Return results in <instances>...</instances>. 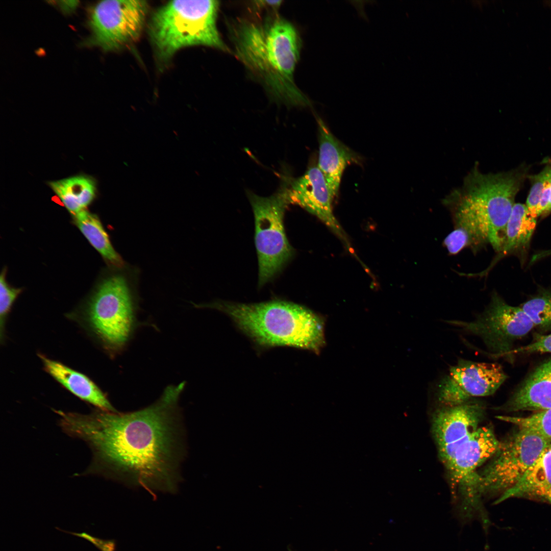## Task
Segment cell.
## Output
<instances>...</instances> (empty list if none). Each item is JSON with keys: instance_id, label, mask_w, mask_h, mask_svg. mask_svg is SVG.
<instances>
[{"instance_id": "cell-7", "label": "cell", "mask_w": 551, "mask_h": 551, "mask_svg": "<svg viewBox=\"0 0 551 551\" xmlns=\"http://www.w3.org/2000/svg\"><path fill=\"white\" fill-rule=\"evenodd\" d=\"M247 195L255 218L258 286L261 287L276 277L294 256L284 225L285 212L290 204L283 187L269 196L252 192H247Z\"/></svg>"}, {"instance_id": "cell-6", "label": "cell", "mask_w": 551, "mask_h": 551, "mask_svg": "<svg viewBox=\"0 0 551 551\" xmlns=\"http://www.w3.org/2000/svg\"><path fill=\"white\" fill-rule=\"evenodd\" d=\"M500 441L491 461L477 472L472 484L476 497L484 494L503 493L515 486L535 462L551 438L527 427Z\"/></svg>"}, {"instance_id": "cell-16", "label": "cell", "mask_w": 551, "mask_h": 551, "mask_svg": "<svg viewBox=\"0 0 551 551\" xmlns=\"http://www.w3.org/2000/svg\"><path fill=\"white\" fill-rule=\"evenodd\" d=\"M508 411L551 409V359L537 367L502 407Z\"/></svg>"}, {"instance_id": "cell-22", "label": "cell", "mask_w": 551, "mask_h": 551, "mask_svg": "<svg viewBox=\"0 0 551 551\" xmlns=\"http://www.w3.org/2000/svg\"><path fill=\"white\" fill-rule=\"evenodd\" d=\"M519 306L539 332L551 333V290L539 291Z\"/></svg>"}, {"instance_id": "cell-11", "label": "cell", "mask_w": 551, "mask_h": 551, "mask_svg": "<svg viewBox=\"0 0 551 551\" xmlns=\"http://www.w3.org/2000/svg\"><path fill=\"white\" fill-rule=\"evenodd\" d=\"M507 378L498 363L460 359L439 382L437 399L441 406H451L491 395Z\"/></svg>"}, {"instance_id": "cell-9", "label": "cell", "mask_w": 551, "mask_h": 551, "mask_svg": "<svg viewBox=\"0 0 551 551\" xmlns=\"http://www.w3.org/2000/svg\"><path fill=\"white\" fill-rule=\"evenodd\" d=\"M447 323L480 337L494 357H507L514 344L534 328L520 306L507 304L493 292L485 310L470 321L451 320Z\"/></svg>"}, {"instance_id": "cell-28", "label": "cell", "mask_w": 551, "mask_h": 551, "mask_svg": "<svg viewBox=\"0 0 551 551\" xmlns=\"http://www.w3.org/2000/svg\"><path fill=\"white\" fill-rule=\"evenodd\" d=\"M60 6L62 9L66 12H70L74 9L78 5V1H63L60 2Z\"/></svg>"}, {"instance_id": "cell-18", "label": "cell", "mask_w": 551, "mask_h": 551, "mask_svg": "<svg viewBox=\"0 0 551 551\" xmlns=\"http://www.w3.org/2000/svg\"><path fill=\"white\" fill-rule=\"evenodd\" d=\"M551 497V443L528 469L519 482L503 493L496 502L518 497L547 502Z\"/></svg>"}, {"instance_id": "cell-17", "label": "cell", "mask_w": 551, "mask_h": 551, "mask_svg": "<svg viewBox=\"0 0 551 551\" xmlns=\"http://www.w3.org/2000/svg\"><path fill=\"white\" fill-rule=\"evenodd\" d=\"M45 370L79 398L104 411L116 412L105 394L84 374L43 355H39Z\"/></svg>"}, {"instance_id": "cell-1", "label": "cell", "mask_w": 551, "mask_h": 551, "mask_svg": "<svg viewBox=\"0 0 551 551\" xmlns=\"http://www.w3.org/2000/svg\"><path fill=\"white\" fill-rule=\"evenodd\" d=\"M185 385L168 386L155 403L130 413L56 411L63 431L85 441L92 452L85 473L140 487L152 495L175 492L184 453L178 402Z\"/></svg>"}, {"instance_id": "cell-10", "label": "cell", "mask_w": 551, "mask_h": 551, "mask_svg": "<svg viewBox=\"0 0 551 551\" xmlns=\"http://www.w3.org/2000/svg\"><path fill=\"white\" fill-rule=\"evenodd\" d=\"M148 10V5L144 1L100 2L91 14V41L105 51L132 44L141 35Z\"/></svg>"}, {"instance_id": "cell-21", "label": "cell", "mask_w": 551, "mask_h": 551, "mask_svg": "<svg viewBox=\"0 0 551 551\" xmlns=\"http://www.w3.org/2000/svg\"><path fill=\"white\" fill-rule=\"evenodd\" d=\"M73 216L81 233L105 260L115 267H122L124 262L112 246L98 217L85 209Z\"/></svg>"}, {"instance_id": "cell-13", "label": "cell", "mask_w": 551, "mask_h": 551, "mask_svg": "<svg viewBox=\"0 0 551 551\" xmlns=\"http://www.w3.org/2000/svg\"><path fill=\"white\" fill-rule=\"evenodd\" d=\"M289 204L296 205L321 220L344 242L345 234L333 211L332 197L318 166L309 167L302 176L283 187Z\"/></svg>"}, {"instance_id": "cell-24", "label": "cell", "mask_w": 551, "mask_h": 551, "mask_svg": "<svg viewBox=\"0 0 551 551\" xmlns=\"http://www.w3.org/2000/svg\"><path fill=\"white\" fill-rule=\"evenodd\" d=\"M496 417L518 427L531 428L551 438V409L538 411L527 417L499 415Z\"/></svg>"}, {"instance_id": "cell-15", "label": "cell", "mask_w": 551, "mask_h": 551, "mask_svg": "<svg viewBox=\"0 0 551 551\" xmlns=\"http://www.w3.org/2000/svg\"><path fill=\"white\" fill-rule=\"evenodd\" d=\"M316 118L319 137L318 167L334 199L338 195L346 167L356 158L353 151L333 135L320 117Z\"/></svg>"}, {"instance_id": "cell-2", "label": "cell", "mask_w": 551, "mask_h": 551, "mask_svg": "<svg viewBox=\"0 0 551 551\" xmlns=\"http://www.w3.org/2000/svg\"><path fill=\"white\" fill-rule=\"evenodd\" d=\"M229 32L237 57L274 99L290 106L311 105L294 80L301 40L293 24L276 14L262 21L238 19Z\"/></svg>"}, {"instance_id": "cell-26", "label": "cell", "mask_w": 551, "mask_h": 551, "mask_svg": "<svg viewBox=\"0 0 551 551\" xmlns=\"http://www.w3.org/2000/svg\"><path fill=\"white\" fill-rule=\"evenodd\" d=\"M532 342L524 346L514 348L508 357L513 355L532 353H551V333L546 335L536 334Z\"/></svg>"}, {"instance_id": "cell-29", "label": "cell", "mask_w": 551, "mask_h": 551, "mask_svg": "<svg viewBox=\"0 0 551 551\" xmlns=\"http://www.w3.org/2000/svg\"><path fill=\"white\" fill-rule=\"evenodd\" d=\"M551 255V249L548 250H545L539 252L534 255L531 260L532 263L538 261L543 258L548 257Z\"/></svg>"}, {"instance_id": "cell-25", "label": "cell", "mask_w": 551, "mask_h": 551, "mask_svg": "<svg viewBox=\"0 0 551 551\" xmlns=\"http://www.w3.org/2000/svg\"><path fill=\"white\" fill-rule=\"evenodd\" d=\"M20 288L10 286L6 280V270L3 269L0 277V335L3 339L7 316L14 302L20 293Z\"/></svg>"}, {"instance_id": "cell-19", "label": "cell", "mask_w": 551, "mask_h": 551, "mask_svg": "<svg viewBox=\"0 0 551 551\" xmlns=\"http://www.w3.org/2000/svg\"><path fill=\"white\" fill-rule=\"evenodd\" d=\"M49 185L73 215L85 209L96 194L94 180L86 175H78L52 181L49 183Z\"/></svg>"}, {"instance_id": "cell-23", "label": "cell", "mask_w": 551, "mask_h": 551, "mask_svg": "<svg viewBox=\"0 0 551 551\" xmlns=\"http://www.w3.org/2000/svg\"><path fill=\"white\" fill-rule=\"evenodd\" d=\"M531 187L525 206L530 214L537 218L539 216V205L543 193L551 182V162L546 164L538 173L530 176Z\"/></svg>"}, {"instance_id": "cell-27", "label": "cell", "mask_w": 551, "mask_h": 551, "mask_svg": "<svg viewBox=\"0 0 551 551\" xmlns=\"http://www.w3.org/2000/svg\"><path fill=\"white\" fill-rule=\"evenodd\" d=\"M444 244L449 254L455 255L466 247L470 246L471 241L468 234L464 230L454 228L445 237Z\"/></svg>"}, {"instance_id": "cell-4", "label": "cell", "mask_w": 551, "mask_h": 551, "mask_svg": "<svg viewBox=\"0 0 551 551\" xmlns=\"http://www.w3.org/2000/svg\"><path fill=\"white\" fill-rule=\"evenodd\" d=\"M198 306L228 315L241 331L262 347L289 346L318 353L325 344L323 319L291 302L274 299L244 304L220 300Z\"/></svg>"}, {"instance_id": "cell-14", "label": "cell", "mask_w": 551, "mask_h": 551, "mask_svg": "<svg viewBox=\"0 0 551 551\" xmlns=\"http://www.w3.org/2000/svg\"><path fill=\"white\" fill-rule=\"evenodd\" d=\"M500 441L489 427H480L457 445L444 465L454 483L466 492L477 473V469L492 458Z\"/></svg>"}, {"instance_id": "cell-5", "label": "cell", "mask_w": 551, "mask_h": 551, "mask_svg": "<svg viewBox=\"0 0 551 551\" xmlns=\"http://www.w3.org/2000/svg\"><path fill=\"white\" fill-rule=\"evenodd\" d=\"M219 6L217 1H173L157 10L149 30L159 58L166 61L180 49L194 45L230 52L217 28Z\"/></svg>"}, {"instance_id": "cell-30", "label": "cell", "mask_w": 551, "mask_h": 551, "mask_svg": "<svg viewBox=\"0 0 551 551\" xmlns=\"http://www.w3.org/2000/svg\"><path fill=\"white\" fill-rule=\"evenodd\" d=\"M550 162H551V160H550ZM550 212H551V184H550V195H549V202H548L547 207L546 210H545L544 213L543 214L542 217L546 216L547 215H548Z\"/></svg>"}, {"instance_id": "cell-8", "label": "cell", "mask_w": 551, "mask_h": 551, "mask_svg": "<svg viewBox=\"0 0 551 551\" xmlns=\"http://www.w3.org/2000/svg\"><path fill=\"white\" fill-rule=\"evenodd\" d=\"M87 316L90 325L109 350H121L134 324V307L126 279L109 277L99 285L90 300Z\"/></svg>"}, {"instance_id": "cell-20", "label": "cell", "mask_w": 551, "mask_h": 551, "mask_svg": "<svg viewBox=\"0 0 551 551\" xmlns=\"http://www.w3.org/2000/svg\"><path fill=\"white\" fill-rule=\"evenodd\" d=\"M536 222L537 218L530 214L525 205L515 203L507 223L503 247L491 266L502 257L527 248Z\"/></svg>"}, {"instance_id": "cell-12", "label": "cell", "mask_w": 551, "mask_h": 551, "mask_svg": "<svg viewBox=\"0 0 551 551\" xmlns=\"http://www.w3.org/2000/svg\"><path fill=\"white\" fill-rule=\"evenodd\" d=\"M485 412V405L473 399L458 405L441 406L435 412L432 433L444 465L457 445L480 427Z\"/></svg>"}, {"instance_id": "cell-3", "label": "cell", "mask_w": 551, "mask_h": 551, "mask_svg": "<svg viewBox=\"0 0 551 551\" xmlns=\"http://www.w3.org/2000/svg\"><path fill=\"white\" fill-rule=\"evenodd\" d=\"M525 173L522 168H517L485 173L477 163L464 177L462 185L442 199L454 228L468 234L474 251L487 244L497 253L502 251L515 197Z\"/></svg>"}]
</instances>
